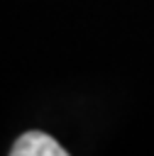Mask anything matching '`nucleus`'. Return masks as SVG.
Listing matches in <instances>:
<instances>
[{
    "label": "nucleus",
    "mask_w": 154,
    "mask_h": 156,
    "mask_svg": "<svg viewBox=\"0 0 154 156\" xmlns=\"http://www.w3.org/2000/svg\"><path fill=\"white\" fill-rule=\"evenodd\" d=\"M10 154L12 156H66V149H61V144L44 132H27L12 144Z\"/></svg>",
    "instance_id": "obj_1"
}]
</instances>
